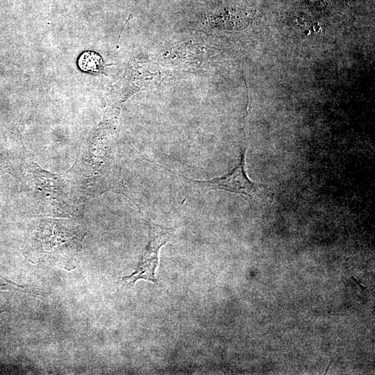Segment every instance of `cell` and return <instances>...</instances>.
<instances>
[{"label":"cell","mask_w":375,"mask_h":375,"mask_svg":"<svg viewBox=\"0 0 375 375\" xmlns=\"http://www.w3.org/2000/svg\"><path fill=\"white\" fill-rule=\"evenodd\" d=\"M149 226V242L145 247L139 264L134 272L124 276L121 282L133 286L137 281L143 279L150 281L163 289L155 276L156 269L158 265V254L160 248L168 242L173 236L175 228L164 227L153 222L147 217Z\"/></svg>","instance_id":"cell-1"},{"label":"cell","mask_w":375,"mask_h":375,"mask_svg":"<svg viewBox=\"0 0 375 375\" xmlns=\"http://www.w3.org/2000/svg\"><path fill=\"white\" fill-rule=\"evenodd\" d=\"M246 147L240 155V163L227 174L209 181H196L184 178L204 190H222L247 197H252L257 190V185L247 176L245 172Z\"/></svg>","instance_id":"cell-2"},{"label":"cell","mask_w":375,"mask_h":375,"mask_svg":"<svg viewBox=\"0 0 375 375\" xmlns=\"http://www.w3.org/2000/svg\"><path fill=\"white\" fill-rule=\"evenodd\" d=\"M104 64L102 58L98 53L90 51L81 54L78 60L79 68L88 73L102 72Z\"/></svg>","instance_id":"cell-3"},{"label":"cell","mask_w":375,"mask_h":375,"mask_svg":"<svg viewBox=\"0 0 375 375\" xmlns=\"http://www.w3.org/2000/svg\"><path fill=\"white\" fill-rule=\"evenodd\" d=\"M6 173L15 174L13 159L8 153H0V175Z\"/></svg>","instance_id":"cell-4"}]
</instances>
